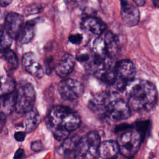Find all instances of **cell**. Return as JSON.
<instances>
[{"mask_svg": "<svg viewBox=\"0 0 159 159\" xmlns=\"http://www.w3.org/2000/svg\"><path fill=\"white\" fill-rule=\"evenodd\" d=\"M130 108L136 112H147L152 109L157 101V91L150 81L132 80L127 83L124 92Z\"/></svg>", "mask_w": 159, "mask_h": 159, "instance_id": "6da1fadb", "label": "cell"}, {"mask_svg": "<svg viewBox=\"0 0 159 159\" xmlns=\"http://www.w3.org/2000/svg\"><path fill=\"white\" fill-rule=\"evenodd\" d=\"M46 123L55 139L61 141L80 127L81 119L79 114L71 108L57 105L50 109Z\"/></svg>", "mask_w": 159, "mask_h": 159, "instance_id": "7a4b0ae2", "label": "cell"}, {"mask_svg": "<svg viewBox=\"0 0 159 159\" xmlns=\"http://www.w3.org/2000/svg\"><path fill=\"white\" fill-rule=\"evenodd\" d=\"M100 143L101 138L96 131H91L80 137L73 159H96L99 156Z\"/></svg>", "mask_w": 159, "mask_h": 159, "instance_id": "3957f363", "label": "cell"}, {"mask_svg": "<svg viewBox=\"0 0 159 159\" xmlns=\"http://www.w3.org/2000/svg\"><path fill=\"white\" fill-rule=\"evenodd\" d=\"M116 80L111 86L112 93L124 92L129 82L134 80L135 75V67L130 60H121L114 64Z\"/></svg>", "mask_w": 159, "mask_h": 159, "instance_id": "277c9868", "label": "cell"}, {"mask_svg": "<svg viewBox=\"0 0 159 159\" xmlns=\"http://www.w3.org/2000/svg\"><path fill=\"white\" fill-rule=\"evenodd\" d=\"M116 142L119 147V153L124 157L132 158L139 150L143 140L139 133L132 127L122 132Z\"/></svg>", "mask_w": 159, "mask_h": 159, "instance_id": "5b68a950", "label": "cell"}, {"mask_svg": "<svg viewBox=\"0 0 159 159\" xmlns=\"http://www.w3.org/2000/svg\"><path fill=\"white\" fill-rule=\"evenodd\" d=\"M16 107L19 114H25L34 109L35 102V91L29 83H20L17 86Z\"/></svg>", "mask_w": 159, "mask_h": 159, "instance_id": "8992f818", "label": "cell"}, {"mask_svg": "<svg viewBox=\"0 0 159 159\" xmlns=\"http://www.w3.org/2000/svg\"><path fill=\"white\" fill-rule=\"evenodd\" d=\"M58 91L64 100L73 101L82 96L84 88L83 84L76 80L66 78L60 82Z\"/></svg>", "mask_w": 159, "mask_h": 159, "instance_id": "52a82bcc", "label": "cell"}, {"mask_svg": "<svg viewBox=\"0 0 159 159\" xmlns=\"http://www.w3.org/2000/svg\"><path fill=\"white\" fill-rule=\"evenodd\" d=\"M130 114V109L126 101L113 98L104 117L110 121L117 122L128 119Z\"/></svg>", "mask_w": 159, "mask_h": 159, "instance_id": "ba28073f", "label": "cell"}, {"mask_svg": "<svg viewBox=\"0 0 159 159\" xmlns=\"http://www.w3.org/2000/svg\"><path fill=\"white\" fill-rule=\"evenodd\" d=\"M113 98V94L110 92H101L94 94L89 99L88 106L94 113L104 117Z\"/></svg>", "mask_w": 159, "mask_h": 159, "instance_id": "9c48e42d", "label": "cell"}, {"mask_svg": "<svg viewBox=\"0 0 159 159\" xmlns=\"http://www.w3.org/2000/svg\"><path fill=\"white\" fill-rule=\"evenodd\" d=\"M120 15L122 22L127 27H134L138 24L140 12L135 5L127 1H121Z\"/></svg>", "mask_w": 159, "mask_h": 159, "instance_id": "30bf717a", "label": "cell"}, {"mask_svg": "<svg viewBox=\"0 0 159 159\" xmlns=\"http://www.w3.org/2000/svg\"><path fill=\"white\" fill-rule=\"evenodd\" d=\"M24 25V17L20 14L10 12L5 19L4 30L12 39H17L19 32Z\"/></svg>", "mask_w": 159, "mask_h": 159, "instance_id": "8fae6325", "label": "cell"}, {"mask_svg": "<svg viewBox=\"0 0 159 159\" xmlns=\"http://www.w3.org/2000/svg\"><path fill=\"white\" fill-rule=\"evenodd\" d=\"M22 65L25 71L32 76L39 79L43 76V68L38 62L33 53L29 52L24 54L22 58Z\"/></svg>", "mask_w": 159, "mask_h": 159, "instance_id": "7c38bea8", "label": "cell"}, {"mask_svg": "<svg viewBox=\"0 0 159 159\" xmlns=\"http://www.w3.org/2000/svg\"><path fill=\"white\" fill-rule=\"evenodd\" d=\"M75 65L74 57L68 53H64L55 65V71L61 78L68 76L73 70Z\"/></svg>", "mask_w": 159, "mask_h": 159, "instance_id": "4fadbf2b", "label": "cell"}, {"mask_svg": "<svg viewBox=\"0 0 159 159\" xmlns=\"http://www.w3.org/2000/svg\"><path fill=\"white\" fill-rule=\"evenodd\" d=\"M16 91L0 96V120H3L9 116L16 107Z\"/></svg>", "mask_w": 159, "mask_h": 159, "instance_id": "5bb4252c", "label": "cell"}, {"mask_svg": "<svg viewBox=\"0 0 159 159\" xmlns=\"http://www.w3.org/2000/svg\"><path fill=\"white\" fill-rule=\"evenodd\" d=\"M81 25L86 31L96 35H101L107 29L106 24L101 19L94 16L86 17Z\"/></svg>", "mask_w": 159, "mask_h": 159, "instance_id": "9a60e30c", "label": "cell"}, {"mask_svg": "<svg viewBox=\"0 0 159 159\" xmlns=\"http://www.w3.org/2000/svg\"><path fill=\"white\" fill-rule=\"evenodd\" d=\"M80 139V137L78 135L68 137L58 148V153L64 157L73 159L75 149Z\"/></svg>", "mask_w": 159, "mask_h": 159, "instance_id": "2e32d148", "label": "cell"}, {"mask_svg": "<svg viewBox=\"0 0 159 159\" xmlns=\"http://www.w3.org/2000/svg\"><path fill=\"white\" fill-rule=\"evenodd\" d=\"M98 153L99 156L102 159H114L119 153L118 145L114 140H106L101 142Z\"/></svg>", "mask_w": 159, "mask_h": 159, "instance_id": "e0dca14e", "label": "cell"}, {"mask_svg": "<svg viewBox=\"0 0 159 159\" xmlns=\"http://www.w3.org/2000/svg\"><path fill=\"white\" fill-rule=\"evenodd\" d=\"M93 75L98 79L111 86L116 80L114 65H112V62H111L103 68L94 72Z\"/></svg>", "mask_w": 159, "mask_h": 159, "instance_id": "ac0fdd59", "label": "cell"}, {"mask_svg": "<svg viewBox=\"0 0 159 159\" xmlns=\"http://www.w3.org/2000/svg\"><path fill=\"white\" fill-rule=\"evenodd\" d=\"M35 19L28 21L24 24L17 37L21 44L29 43L34 39L35 34Z\"/></svg>", "mask_w": 159, "mask_h": 159, "instance_id": "d6986e66", "label": "cell"}, {"mask_svg": "<svg viewBox=\"0 0 159 159\" xmlns=\"http://www.w3.org/2000/svg\"><path fill=\"white\" fill-rule=\"evenodd\" d=\"M102 38L106 45L108 57L112 59L119 50V40L118 37L112 32L108 31Z\"/></svg>", "mask_w": 159, "mask_h": 159, "instance_id": "ffe728a7", "label": "cell"}, {"mask_svg": "<svg viewBox=\"0 0 159 159\" xmlns=\"http://www.w3.org/2000/svg\"><path fill=\"white\" fill-rule=\"evenodd\" d=\"M24 126L25 133H30L36 129L41 121V117L35 109L25 114Z\"/></svg>", "mask_w": 159, "mask_h": 159, "instance_id": "44dd1931", "label": "cell"}, {"mask_svg": "<svg viewBox=\"0 0 159 159\" xmlns=\"http://www.w3.org/2000/svg\"><path fill=\"white\" fill-rule=\"evenodd\" d=\"M91 53L104 58H109L107 55L104 39L102 37H98L94 40L93 44Z\"/></svg>", "mask_w": 159, "mask_h": 159, "instance_id": "7402d4cb", "label": "cell"}, {"mask_svg": "<svg viewBox=\"0 0 159 159\" xmlns=\"http://www.w3.org/2000/svg\"><path fill=\"white\" fill-rule=\"evenodd\" d=\"M15 82L9 76L0 77V96L6 94L14 91Z\"/></svg>", "mask_w": 159, "mask_h": 159, "instance_id": "603a6c76", "label": "cell"}, {"mask_svg": "<svg viewBox=\"0 0 159 159\" xmlns=\"http://www.w3.org/2000/svg\"><path fill=\"white\" fill-rule=\"evenodd\" d=\"M150 126V123L148 120L137 121V122H135L134 125H133L134 128L141 135L143 142L146 135H147V134L149 132Z\"/></svg>", "mask_w": 159, "mask_h": 159, "instance_id": "cb8c5ba5", "label": "cell"}, {"mask_svg": "<svg viewBox=\"0 0 159 159\" xmlns=\"http://www.w3.org/2000/svg\"><path fill=\"white\" fill-rule=\"evenodd\" d=\"M6 61L12 66L13 68H17L19 65L18 58L16 54L11 49L2 53Z\"/></svg>", "mask_w": 159, "mask_h": 159, "instance_id": "d4e9b609", "label": "cell"}, {"mask_svg": "<svg viewBox=\"0 0 159 159\" xmlns=\"http://www.w3.org/2000/svg\"><path fill=\"white\" fill-rule=\"evenodd\" d=\"M12 43V39L6 32L0 40V53H4L10 49Z\"/></svg>", "mask_w": 159, "mask_h": 159, "instance_id": "484cf974", "label": "cell"}, {"mask_svg": "<svg viewBox=\"0 0 159 159\" xmlns=\"http://www.w3.org/2000/svg\"><path fill=\"white\" fill-rule=\"evenodd\" d=\"M42 11V7L40 4H30L25 9V14H37L40 12Z\"/></svg>", "mask_w": 159, "mask_h": 159, "instance_id": "4316f807", "label": "cell"}, {"mask_svg": "<svg viewBox=\"0 0 159 159\" xmlns=\"http://www.w3.org/2000/svg\"><path fill=\"white\" fill-rule=\"evenodd\" d=\"M44 63L45 64V71L47 74H50L55 68L53 58L52 57L47 58L45 60Z\"/></svg>", "mask_w": 159, "mask_h": 159, "instance_id": "83f0119b", "label": "cell"}, {"mask_svg": "<svg viewBox=\"0 0 159 159\" xmlns=\"http://www.w3.org/2000/svg\"><path fill=\"white\" fill-rule=\"evenodd\" d=\"M83 40L82 35L80 34H71L68 37V40L70 43L74 45H80Z\"/></svg>", "mask_w": 159, "mask_h": 159, "instance_id": "f1b7e54d", "label": "cell"}, {"mask_svg": "<svg viewBox=\"0 0 159 159\" xmlns=\"http://www.w3.org/2000/svg\"><path fill=\"white\" fill-rule=\"evenodd\" d=\"M30 147L32 151L34 152H39L43 150L44 147L43 145V143L40 140H36L34 141L31 143Z\"/></svg>", "mask_w": 159, "mask_h": 159, "instance_id": "f546056e", "label": "cell"}, {"mask_svg": "<svg viewBox=\"0 0 159 159\" xmlns=\"http://www.w3.org/2000/svg\"><path fill=\"white\" fill-rule=\"evenodd\" d=\"M133 125H129L127 124H122L121 125L116 126V127L114 129L115 132H124L125 131L128 129H130L132 128Z\"/></svg>", "mask_w": 159, "mask_h": 159, "instance_id": "4dcf8cb0", "label": "cell"}, {"mask_svg": "<svg viewBox=\"0 0 159 159\" xmlns=\"http://www.w3.org/2000/svg\"><path fill=\"white\" fill-rule=\"evenodd\" d=\"M25 135H26L25 132H23V131L16 132L14 134V139L18 142H22L25 139Z\"/></svg>", "mask_w": 159, "mask_h": 159, "instance_id": "1f68e13d", "label": "cell"}, {"mask_svg": "<svg viewBox=\"0 0 159 159\" xmlns=\"http://www.w3.org/2000/svg\"><path fill=\"white\" fill-rule=\"evenodd\" d=\"M25 154V152L22 148H19L15 153L14 159H20Z\"/></svg>", "mask_w": 159, "mask_h": 159, "instance_id": "d6a6232c", "label": "cell"}, {"mask_svg": "<svg viewBox=\"0 0 159 159\" xmlns=\"http://www.w3.org/2000/svg\"><path fill=\"white\" fill-rule=\"evenodd\" d=\"M11 2V1H0V7H6Z\"/></svg>", "mask_w": 159, "mask_h": 159, "instance_id": "836d02e7", "label": "cell"}, {"mask_svg": "<svg viewBox=\"0 0 159 159\" xmlns=\"http://www.w3.org/2000/svg\"><path fill=\"white\" fill-rule=\"evenodd\" d=\"M5 33H6V32L4 30V26H2L1 24H0V40L3 37V35H4Z\"/></svg>", "mask_w": 159, "mask_h": 159, "instance_id": "e575fe53", "label": "cell"}, {"mask_svg": "<svg viewBox=\"0 0 159 159\" xmlns=\"http://www.w3.org/2000/svg\"><path fill=\"white\" fill-rule=\"evenodd\" d=\"M133 2L135 4V5L138 6H142L145 4V1H134Z\"/></svg>", "mask_w": 159, "mask_h": 159, "instance_id": "d590c367", "label": "cell"}, {"mask_svg": "<svg viewBox=\"0 0 159 159\" xmlns=\"http://www.w3.org/2000/svg\"><path fill=\"white\" fill-rule=\"evenodd\" d=\"M1 11H0V19H1Z\"/></svg>", "mask_w": 159, "mask_h": 159, "instance_id": "8d00e7d4", "label": "cell"}, {"mask_svg": "<svg viewBox=\"0 0 159 159\" xmlns=\"http://www.w3.org/2000/svg\"></svg>", "mask_w": 159, "mask_h": 159, "instance_id": "74e56055", "label": "cell"}]
</instances>
